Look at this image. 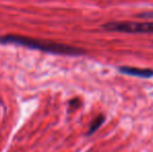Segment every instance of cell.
I'll return each instance as SVG.
<instances>
[{
	"label": "cell",
	"mask_w": 153,
	"mask_h": 152,
	"mask_svg": "<svg viewBox=\"0 0 153 152\" xmlns=\"http://www.w3.org/2000/svg\"><path fill=\"white\" fill-rule=\"evenodd\" d=\"M0 44H13L18 45V46H24L27 48L34 49V50L44 51V52L57 55L78 56V55H83L85 53L83 49L77 48V47L51 42V41L39 40V39H32L16 35H7L0 37Z\"/></svg>",
	"instance_id": "6da1fadb"
},
{
	"label": "cell",
	"mask_w": 153,
	"mask_h": 152,
	"mask_svg": "<svg viewBox=\"0 0 153 152\" xmlns=\"http://www.w3.org/2000/svg\"><path fill=\"white\" fill-rule=\"evenodd\" d=\"M108 31L127 33H153V22H134V21H114L103 25Z\"/></svg>",
	"instance_id": "7a4b0ae2"
},
{
	"label": "cell",
	"mask_w": 153,
	"mask_h": 152,
	"mask_svg": "<svg viewBox=\"0 0 153 152\" xmlns=\"http://www.w3.org/2000/svg\"><path fill=\"white\" fill-rule=\"evenodd\" d=\"M119 71L123 74L130 76L140 77V78H151L153 77V70L151 69H141L134 67H120Z\"/></svg>",
	"instance_id": "3957f363"
},
{
	"label": "cell",
	"mask_w": 153,
	"mask_h": 152,
	"mask_svg": "<svg viewBox=\"0 0 153 152\" xmlns=\"http://www.w3.org/2000/svg\"><path fill=\"white\" fill-rule=\"evenodd\" d=\"M104 120H105L104 116H102V115L98 116V117H97L96 119H95L94 121L92 122V124H91V126H90V130H89V132H88V134H89V136H91V134L94 133L95 131H97V130L99 129V127H100V126L103 124Z\"/></svg>",
	"instance_id": "277c9868"
},
{
	"label": "cell",
	"mask_w": 153,
	"mask_h": 152,
	"mask_svg": "<svg viewBox=\"0 0 153 152\" xmlns=\"http://www.w3.org/2000/svg\"><path fill=\"white\" fill-rule=\"evenodd\" d=\"M140 17H146V18H153V13H144L141 14Z\"/></svg>",
	"instance_id": "5b68a950"
}]
</instances>
